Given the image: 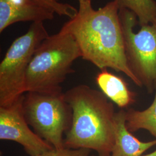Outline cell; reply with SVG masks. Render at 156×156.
Wrapping results in <instances>:
<instances>
[{
  "label": "cell",
  "instance_id": "4fadbf2b",
  "mask_svg": "<svg viewBox=\"0 0 156 156\" xmlns=\"http://www.w3.org/2000/svg\"><path fill=\"white\" fill-rule=\"evenodd\" d=\"M41 5L50 9L60 16H65L72 19L76 16L78 11L68 4L62 3L57 0H33Z\"/></svg>",
  "mask_w": 156,
  "mask_h": 156
},
{
  "label": "cell",
  "instance_id": "30bf717a",
  "mask_svg": "<svg viewBox=\"0 0 156 156\" xmlns=\"http://www.w3.org/2000/svg\"><path fill=\"white\" fill-rule=\"evenodd\" d=\"M95 82L106 97L119 108L123 109L134 104L135 93L129 90L123 79L107 69L101 70L96 76Z\"/></svg>",
  "mask_w": 156,
  "mask_h": 156
},
{
  "label": "cell",
  "instance_id": "5bb4252c",
  "mask_svg": "<svg viewBox=\"0 0 156 156\" xmlns=\"http://www.w3.org/2000/svg\"><path fill=\"white\" fill-rule=\"evenodd\" d=\"M91 150L87 149H53L38 156H90ZM2 156V155H1Z\"/></svg>",
  "mask_w": 156,
  "mask_h": 156
},
{
  "label": "cell",
  "instance_id": "8fae6325",
  "mask_svg": "<svg viewBox=\"0 0 156 156\" xmlns=\"http://www.w3.org/2000/svg\"><path fill=\"white\" fill-rule=\"evenodd\" d=\"M126 127L131 133L146 129L156 138V92L152 104L147 109L138 111L130 108L126 111Z\"/></svg>",
  "mask_w": 156,
  "mask_h": 156
},
{
  "label": "cell",
  "instance_id": "9a60e30c",
  "mask_svg": "<svg viewBox=\"0 0 156 156\" xmlns=\"http://www.w3.org/2000/svg\"><path fill=\"white\" fill-rule=\"evenodd\" d=\"M79 2V11H83L91 7V0H78Z\"/></svg>",
  "mask_w": 156,
  "mask_h": 156
},
{
  "label": "cell",
  "instance_id": "ac0fdd59",
  "mask_svg": "<svg viewBox=\"0 0 156 156\" xmlns=\"http://www.w3.org/2000/svg\"><path fill=\"white\" fill-rule=\"evenodd\" d=\"M57 1H58V0H57Z\"/></svg>",
  "mask_w": 156,
  "mask_h": 156
},
{
  "label": "cell",
  "instance_id": "2e32d148",
  "mask_svg": "<svg viewBox=\"0 0 156 156\" xmlns=\"http://www.w3.org/2000/svg\"><path fill=\"white\" fill-rule=\"evenodd\" d=\"M141 156H156V150L155 151H154L153 152L151 153L150 154H146V155Z\"/></svg>",
  "mask_w": 156,
  "mask_h": 156
},
{
  "label": "cell",
  "instance_id": "7a4b0ae2",
  "mask_svg": "<svg viewBox=\"0 0 156 156\" xmlns=\"http://www.w3.org/2000/svg\"><path fill=\"white\" fill-rule=\"evenodd\" d=\"M64 94L73 112L65 147L87 149L95 151L98 156H110L115 142L116 112L113 103L102 91L86 84L76 86Z\"/></svg>",
  "mask_w": 156,
  "mask_h": 156
},
{
  "label": "cell",
  "instance_id": "7c38bea8",
  "mask_svg": "<svg viewBox=\"0 0 156 156\" xmlns=\"http://www.w3.org/2000/svg\"><path fill=\"white\" fill-rule=\"evenodd\" d=\"M120 8L133 12L140 26L151 24L156 20L155 0H116Z\"/></svg>",
  "mask_w": 156,
  "mask_h": 156
},
{
  "label": "cell",
  "instance_id": "e0dca14e",
  "mask_svg": "<svg viewBox=\"0 0 156 156\" xmlns=\"http://www.w3.org/2000/svg\"><path fill=\"white\" fill-rule=\"evenodd\" d=\"M94 156V155H93V156Z\"/></svg>",
  "mask_w": 156,
  "mask_h": 156
},
{
  "label": "cell",
  "instance_id": "ba28073f",
  "mask_svg": "<svg viewBox=\"0 0 156 156\" xmlns=\"http://www.w3.org/2000/svg\"><path fill=\"white\" fill-rule=\"evenodd\" d=\"M55 13L33 0H0V33L15 23L52 20Z\"/></svg>",
  "mask_w": 156,
  "mask_h": 156
},
{
  "label": "cell",
  "instance_id": "5b68a950",
  "mask_svg": "<svg viewBox=\"0 0 156 156\" xmlns=\"http://www.w3.org/2000/svg\"><path fill=\"white\" fill-rule=\"evenodd\" d=\"M48 36L44 22H34L10 46L0 64V106L11 104L26 93L28 66L37 48Z\"/></svg>",
  "mask_w": 156,
  "mask_h": 156
},
{
  "label": "cell",
  "instance_id": "52a82bcc",
  "mask_svg": "<svg viewBox=\"0 0 156 156\" xmlns=\"http://www.w3.org/2000/svg\"><path fill=\"white\" fill-rule=\"evenodd\" d=\"M24 95L9 105L0 106V140L18 143L30 156H39L55 148L30 128L23 112Z\"/></svg>",
  "mask_w": 156,
  "mask_h": 156
},
{
  "label": "cell",
  "instance_id": "9c48e42d",
  "mask_svg": "<svg viewBox=\"0 0 156 156\" xmlns=\"http://www.w3.org/2000/svg\"><path fill=\"white\" fill-rule=\"evenodd\" d=\"M114 126L115 142L110 156H141L156 145V139L144 142L128 131L126 127V111L123 109L116 112Z\"/></svg>",
  "mask_w": 156,
  "mask_h": 156
},
{
  "label": "cell",
  "instance_id": "8992f818",
  "mask_svg": "<svg viewBox=\"0 0 156 156\" xmlns=\"http://www.w3.org/2000/svg\"><path fill=\"white\" fill-rule=\"evenodd\" d=\"M119 17L128 67L149 93L156 92V20L140 26L133 12L120 8Z\"/></svg>",
  "mask_w": 156,
  "mask_h": 156
},
{
  "label": "cell",
  "instance_id": "3957f363",
  "mask_svg": "<svg viewBox=\"0 0 156 156\" xmlns=\"http://www.w3.org/2000/svg\"><path fill=\"white\" fill-rule=\"evenodd\" d=\"M79 57L81 51L71 34L60 30L48 36L37 48L28 66L26 93L62 92V84L74 72L73 64Z\"/></svg>",
  "mask_w": 156,
  "mask_h": 156
},
{
  "label": "cell",
  "instance_id": "277c9868",
  "mask_svg": "<svg viewBox=\"0 0 156 156\" xmlns=\"http://www.w3.org/2000/svg\"><path fill=\"white\" fill-rule=\"evenodd\" d=\"M24 117L34 131L56 149L65 147L64 135L71 127L73 112L62 92L24 95Z\"/></svg>",
  "mask_w": 156,
  "mask_h": 156
},
{
  "label": "cell",
  "instance_id": "6da1fadb",
  "mask_svg": "<svg viewBox=\"0 0 156 156\" xmlns=\"http://www.w3.org/2000/svg\"><path fill=\"white\" fill-rule=\"evenodd\" d=\"M120 8L117 1L113 0L97 10L92 6L78 10L77 15L66 23L61 30L74 37L83 59L101 70L111 68L123 73L141 87L127 64Z\"/></svg>",
  "mask_w": 156,
  "mask_h": 156
}]
</instances>
